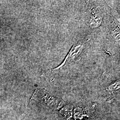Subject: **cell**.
<instances>
[{
	"label": "cell",
	"instance_id": "2",
	"mask_svg": "<svg viewBox=\"0 0 120 120\" xmlns=\"http://www.w3.org/2000/svg\"><path fill=\"white\" fill-rule=\"evenodd\" d=\"M32 99L43 104L46 103L47 104L57 103L58 101V99L52 97L48 91L43 89H37L36 90Z\"/></svg>",
	"mask_w": 120,
	"mask_h": 120
},
{
	"label": "cell",
	"instance_id": "1",
	"mask_svg": "<svg viewBox=\"0 0 120 120\" xmlns=\"http://www.w3.org/2000/svg\"><path fill=\"white\" fill-rule=\"evenodd\" d=\"M88 40H86L84 41H80L78 43H75L72 48L71 49L69 52V53L67 56H66L65 59L63 61V63L60 65L55 69L50 70L49 71L52 72L55 70H59L61 68L64 67L66 65L69 64L73 61H76L78 60L79 56L81 55L82 52L85 46L86 43Z\"/></svg>",
	"mask_w": 120,
	"mask_h": 120
}]
</instances>
